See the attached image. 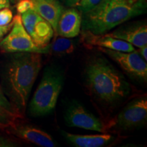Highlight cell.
Returning a JSON list of instances; mask_svg holds the SVG:
<instances>
[{
	"label": "cell",
	"instance_id": "6da1fadb",
	"mask_svg": "<svg viewBox=\"0 0 147 147\" xmlns=\"http://www.w3.org/2000/svg\"><path fill=\"white\" fill-rule=\"evenodd\" d=\"M42 65L40 53H12L6 57L0 70V84L5 95L22 113Z\"/></svg>",
	"mask_w": 147,
	"mask_h": 147
},
{
	"label": "cell",
	"instance_id": "7a4b0ae2",
	"mask_svg": "<svg viewBox=\"0 0 147 147\" xmlns=\"http://www.w3.org/2000/svg\"><path fill=\"white\" fill-rule=\"evenodd\" d=\"M147 0H103L82 14V31L105 34L132 18L146 13Z\"/></svg>",
	"mask_w": 147,
	"mask_h": 147
},
{
	"label": "cell",
	"instance_id": "3957f363",
	"mask_svg": "<svg viewBox=\"0 0 147 147\" xmlns=\"http://www.w3.org/2000/svg\"><path fill=\"white\" fill-rule=\"evenodd\" d=\"M85 79L91 93L108 104L122 100L129 92L124 77L104 58L95 57L88 63Z\"/></svg>",
	"mask_w": 147,
	"mask_h": 147
},
{
	"label": "cell",
	"instance_id": "277c9868",
	"mask_svg": "<svg viewBox=\"0 0 147 147\" xmlns=\"http://www.w3.org/2000/svg\"><path fill=\"white\" fill-rule=\"evenodd\" d=\"M64 83V74L57 67H46L42 80L29 104V113L40 117L52 113Z\"/></svg>",
	"mask_w": 147,
	"mask_h": 147
},
{
	"label": "cell",
	"instance_id": "5b68a950",
	"mask_svg": "<svg viewBox=\"0 0 147 147\" xmlns=\"http://www.w3.org/2000/svg\"><path fill=\"white\" fill-rule=\"evenodd\" d=\"M12 27L10 32L0 41V49L5 53L29 52L44 54L49 53V47L42 49L35 45L22 23L21 14L12 19Z\"/></svg>",
	"mask_w": 147,
	"mask_h": 147
},
{
	"label": "cell",
	"instance_id": "8992f818",
	"mask_svg": "<svg viewBox=\"0 0 147 147\" xmlns=\"http://www.w3.org/2000/svg\"><path fill=\"white\" fill-rule=\"evenodd\" d=\"M22 23L37 47L46 49L55 36L53 27L33 9L21 14Z\"/></svg>",
	"mask_w": 147,
	"mask_h": 147
},
{
	"label": "cell",
	"instance_id": "52a82bcc",
	"mask_svg": "<svg viewBox=\"0 0 147 147\" xmlns=\"http://www.w3.org/2000/svg\"><path fill=\"white\" fill-rule=\"evenodd\" d=\"M99 50L115 61L127 74L142 82L147 80L146 61L136 50L132 52H121L98 47Z\"/></svg>",
	"mask_w": 147,
	"mask_h": 147
},
{
	"label": "cell",
	"instance_id": "ba28073f",
	"mask_svg": "<svg viewBox=\"0 0 147 147\" xmlns=\"http://www.w3.org/2000/svg\"><path fill=\"white\" fill-rule=\"evenodd\" d=\"M68 127L105 133L106 127L100 119L76 102L70 104L64 116Z\"/></svg>",
	"mask_w": 147,
	"mask_h": 147
},
{
	"label": "cell",
	"instance_id": "9c48e42d",
	"mask_svg": "<svg viewBox=\"0 0 147 147\" xmlns=\"http://www.w3.org/2000/svg\"><path fill=\"white\" fill-rule=\"evenodd\" d=\"M147 119V100L144 97L129 102L117 116L116 123L119 127L128 130L144 125Z\"/></svg>",
	"mask_w": 147,
	"mask_h": 147
},
{
	"label": "cell",
	"instance_id": "30bf717a",
	"mask_svg": "<svg viewBox=\"0 0 147 147\" xmlns=\"http://www.w3.org/2000/svg\"><path fill=\"white\" fill-rule=\"evenodd\" d=\"M14 136L25 142L42 147H56L57 143L51 135L44 130L29 125L16 123L7 129Z\"/></svg>",
	"mask_w": 147,
	"mask_h": 147
},
{
	"label": "cell",
	"instance_id": "8fae6325",
	"mask_svg": "<svg viewBox=\"0 0 147 147\" xmlns=\"http://www.w3.org/2000/svg\"><path fill=\"white\" fill-rule=\"evenodd\" d=\"M141 48L147 45V25L146 21H139L119 27L113 32L105 34Z\"/></svg>",
	"mask_w": 147,
	"mask_h": 147
},
{
	"label": "cell",
	"instance_id": "7c38bea8",
	"mask_svg": "<svg viewBox=\"0 0 147 147\" xmlns=\"http://www.w3.org/2000/svg\"><path fill=\"white\" fill-rule=\"evenodd\" d=\"M82 25V14L75 7L63 9L57 23L55 36L75 38L80 34Z\"/></svg>",
	"mask_w": 147,
	"mask_h": 147
},
{
	"label": "cell",
	"instance_id": "4fadbf2b",
	"mask_svg": "<svg viewBox=\"0 0 147 147\" xmlns=\"http://www.w3.org/2000/svg\"><path fill=\"white\" fill-rule=\"evenodd\" d=\"M82 36L84 42L89 46L102 47L121 52H132L136 51V49L131 44L106 34L97 35L89 31H82Z\"/></svg>",
	"mask_w": 147,
	"mask_h": 147
},
{
	"label": "cell",
	"instance_id": "5bb4252c",
	"mask_svg": "<svg viewBox=\"0 0 147 147\" xmlns=\"http://www.w3.org/2000/svg\"><path fill=\"white\" fill-rule=\"evenodd\" d=\"M33 10L40 16L50 23L56 32L57 23L63 10L61 3L59 0H32Z\"/></svg>",
	"mask_w": 147,
	"mask_h": 147
},
{
	"label": "cell",
	"instance_id": "9a60e30c",
	"mask_svg": "<svg viewBox=\"0 0 147 147\" xmlns=\"http://www.w3.org/2000/svg\"><path fill=\"white\" fill-rule=\"evenodd\" d=\"M23 118V113L9 100L0 84V129L10 128Z\"/></svg>",
	"mask_w": 147,
	"mask_h": 147
},
{
	"label": "cell",
	"instance_id": "2e32d148",
	"mask_svg": "<svg viewBox=\"0 0 147 147\" xmlns=\"http://www.w3.org/2000/svg\"><path fill=\"white\" fill-rule=\"evenodd\" d=\"M62 135L68 142L76 147H102L107 145L113 140L109 134L97 135H78L61 131Z\"/></svg>",
	"mask_w": 147,
	"mask_h": 147
},
{
	"label": "cell",
	"instance_id": "e0dca14e",
	"mask_svg": "<svg viewBox=\"0 0 147 147\" xmlns=\"http://www.w3.org/2000/svg\"><path fill=\"white\" fill-rule=\"evenodd\" d=\"M49 53L57 56L71 54L76 49L74 40L70 38L56 36L53 42L49 44Z\"/></svg>",
	"mask_w": 147,
	"mask_h": 147
},
{
	"label": "cell",
	"instance_id": "ac0fdd59",
	"mask_svg": "<svg viewBox=\"0 0 147 147\" xmlns=\"http://www.w3.org/2000/svg\"><path fill=\"white\" fill-rule=\"evenodd\" d=\"M102 1L103 0H80L77 5V8L81 14L86 13L88 11L94 8Z\"/></svg>",
	"mask_w": 147,
	"mask_h": 147
},
{
	"label": "cell",
	"instance_id": "d6986e66",
	"mask_svg": "<svg viewBox=\"0 0 147 147\" xmlns=\"http://www.w3.org/2000/svg\"><path fill=\"white\" fill-rule=\"evenodd\" d=\"M13 19V14L9 8H4L0 10V25H8Z\"/></svg>",
	"mask_w": 147,
	"mask_h": 147
},
{
	"label": "cell",
	"instance_id": "ffe728a7",
	"mask_svg": "<svg viewBox=\"0 0 147 147\" xmlns=\"http://www.w3.org/2000/svg\"><path fill=\"white\" fill-rule=\"evenodd\" d=\"M33 3L32 0H19L16 3V8L18 14H21L29 9H32Z\"/></svg>",
	"mask_w": 147,
	"mask_h": 147
},
{
	"label": "cell",
	"instance_id": "44dd1931",
	"mask_svg": "<svg viewBox=\"0 0 147 147\" xmlns=\"http://www.w3.org/2000/svg\"><path fill=\"white\" fill-rule=\"evenodd\" d=\"M12 25H13V23H12V22L9 23L8 25H3V26L0 25V41L10 32V30L12 27Z\"/></svg>",
	"mask_w": 147,
	"mask_h": 147
},
{
	"label": "cell",
	"instance_id": "7402d4cb",
	"mask_svg": "<svg viewBox=\"0 0 147 147\" xmlns=\"http://www.w3.org/2000/svg\"><path fill=\"white\" fill-rule=\"evenodd\" d=\"M16 143L12 140L5 137H0V147H10L16 146Z\"/></svg>",
	"mask_w": 147,
	"mask_h": 147
},
{
	"label": "cell",
	"instance_id": "603a6c76",
	"mask_svg": "<svg viewBox=\"0 0 147 147\" xmlns=\"http://www.w3.org/2000/svg\"><path fill=\"white\" fill-rule=\"evenodd\" d=\"M66 5L69 7H77L80 0H62Z\"/></svg>",
	"mask_w": 147,
	"mask_h": 147
},
{
	"label": "cell",
	"instance_id": "cb8c5ba5",
	"mask_svg": "<svg viewBox=\"0 0 147 147\" xmlns=\"http://www.w3.org/2000/svg\"><path fill=\"white\" fill-rule=\"evenodd\" d=\"M138 52L140 54L142 57L146 61L147 60V45H145L144 47L140 48L139 51H138Z\"/></svg>",
	"mask_w": 147,
	"mask_h": 147
},
{
	"label": "cell",
	"instance_id": "d4e9b609",
	"mask_svg": "<svg viewBox=\"0 0 147 147\" xmlns=\"http://www.w3.org/2000/svg\"><path fill=\"white\" fill-rule=\"evenodd\" d=\"M10 6V0H0V10L4 8H9Z\"/></svg>",
	"mask_w": 147,
	"mask_h": 147
},
{
	"label": "cell",
	"instance_id": "484cf974",
	"mask_svg": "<svg viewBox=\"0 0 147 147\" xmlns=\"http://www.w3.org/2000/svg\"><path fill=\"white\" fill-rule=\"evenodd\" d=\"M18 1H19V0H10V3H13V4H16V3H17Z\"/></svg>",
	"mask_w": 147,
	"mask_h": 147
}]
</instances>
